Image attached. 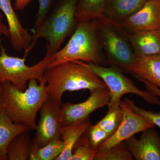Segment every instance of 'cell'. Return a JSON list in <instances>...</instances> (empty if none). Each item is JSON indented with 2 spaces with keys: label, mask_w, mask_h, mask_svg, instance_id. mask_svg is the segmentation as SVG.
I'll list each match as a JSON object with an SVG mask.
<instances>
[{
  "label": "cell",
  "mask_w": 160,
  "mask_h": 160,
  "mask_svg": "<svg viewBox=\"0 0 160 160\" xmlns=\"http://www.w3.org/2000/svg\"><path fill=\"white\" fill-rule=\"evenodd\" d=\"M2 85L3 110L13 122L25 125L29 130H35L38 112L49 98L44 78L40 83L35 79L29 80L24 91L7 81Z\"/></svg>",
  "instance_id": "obj_1"
},
{
  "label": "cell",
  "mask_w": 160,
  "mask_h": 160,
  "mask_svg": "<svg viewBox=\"0 0 160 160\" xmlns=\"http://www.w3.org/2000/svg\"><path fill=\"white\" fill-rule=\"evenodd\" d=\"M49 98L59 104L66 91L107 88L104 81L81 61H70L49 67L44 75Z\"/></svg>",
  "instance_id": "obj_2"
},
{
  "label": "cell",
  "mask_w": 160,
  "mask_h": 160,
  "mask_svg": "<svg viewBox=\"0 0 160 160\" xmlns=\"http://www.w3.org/2000/svg\"><path fill=\"white\" fill-rule=\"evenodd\" d=\"M96 27L95 20L78 23L68 42L52 55L48 67L74 61L100 65L106 63L105 52L98 40Z\"/></svg>",
  "instance_id": "obj_3"
},
{
  "label": "cell",
  "mask_w": 160,
  "mask_h": 160,
  "mask_svg": "<svg viewBox=\"0 0 160 160\" xmlns=\"http://www.w3.org/2000/svg\"><path fill=\"white\" fill-rule=\"evenodd\" d=\"M78 2V0H63L49 17L39 26L32 29L33 41L30 47L25 51L24 56H28L39 39L46 40V51L50 54L59 50L77 23L76 12Z\"/></svg>",
  "instance_id": "obj_4"
},
{
  "label": "cell",
  "mask_w": 160,
  "mask_h": 160,
  "mask_svg": "<svg viewBox=\"0 0 160 160\" xmlns=\"http://www.w3.org/2000/svg\"><path fill=\"white\" fill-rule=\"evenodd\" d=\"M95 20L98 40L106 54V63L129 72L136 57L126 33L118 26L104 18Z\"/></svg>",
  "instance_id": "obj_5"
},
{
  "label": "cell",
  "mask_w": 160,
  "mask_h": 160,
  "mask_svg": "<svg viewBox=\"0 0 160 160\" xmlns=\"http://www.w3.org/2000/svg\"><path fill=\"white\" fill-rule=\"evenodd\" d=\"M52 55L46 51L42 60L33 66L26 64V57H15L8 55L6 49L1 45L0 52V78L24 91L29 80L35 79L40 83L44 78V73L51 61Z\"/></svg>",
  "instance_id": "obj_6"
},
{
  "label": "cell",
  "mask_w": 160,
  "mask_h": 160,
  "mask_svg": "<svg viewBox=\"0 0 160 160\" xmlns=\"http://www.w3.org/2000/svg\"><path fill=\"white\" fill-rule=\"evenodd\" d=\"M82 62L99 77L109 89L110 92V101L108 106L119 104L123 96L127 93L137 95L150 105L160 106V99L158 97L151 92L144 91L138 88L117 66L106 67L92 63Z\"/></svg>",
  "instance_id": "obj_7"
},
{
  "label": "cell",
  "mask_w": 160,
  "mask_h": 160,
  "mask_svg": "<svg viewBox=\"0 0 160 160\" xmlns=\"http://www.w3.org/2000/svg\"><path fill=\"white\" fill-rule=\"evenodd\" d=\"M62 105L49 98L43 103L40 109V120L32 140L31 148H41L53 140L61 138Z\"/></svg>",
  "instance_id": "obj_8"
},
{
  "label": "cell",
  "mask_w": 160,
  "mask_h": 160,
  "mask_svg": "<svg viewBox=\"0 0 160 160\" xmlns=\"http://www.w3.org/2000/svg\"><path fill=\"white\" fill-rule=\"evenodd\" d=\"M110 92L108 88H99L91 92L86 101L78 104H62L61 110L62 127L77 122L89 119L92 113L97 109L109 105Z\"/></svg>",
  "instance_id": "obj_9"
},
{
  "label": "cell",
  "mask_w": 160,
  "mask_h": 160,
  "mask_svg": "<svg viewBox=\"0 0 160 160\" xmlns=\"http://www.w3.org/2000/svg\"><path fill=\"white\" fill-rule=\"evenodd\" d=\"M119 105L122 109V122L114 134L100 146L98 151L109 149L118 143L126 141L137 133L155 127V125L149 120L134 112L126 98L121 100Z\"/></svg>",
  "instance_id": "obj_10"
},
{
  "label": "cell",
  "mask_w": 160,
  "mask_h": 160,
  "mask_svg": "<svg viewBox=\"0 0 160 160\" xmlns=\"http://www.w3.org/2000/svg\"><path fill=\"white\" fill-rule=\"evenodd\" d=\"M111 22L126 33L160 30V0H148L141 9L130 16L119 22Z\"/></svg>",
  "instance_id": "obj_11"
},
{
  "label": "cell",
  "mask_w": 160,
  "mask_h": 160,
  "mask_svg": "<svg viewBox=\"0 0 160 160\" xmlns=\"http://www.w3.org/2000/svg\"><path fill=\"white\" fill-rule=\"evenodd\" d=\"M125 142L134 159L160 160V137L154 128L142 132L139 139L134 135Z\"/></svg>",
  "instance_id": "obj_12"
},
{
  "label": "cell",
  "mask_w": 160,
  "mask_h": 160,
  "mask_svg": "<svg viewBox=\"0 0 160 160\" xmlns=\"http://www.w3.org/2000/svg\"><path fill=\"white\" fill-rule=\"evenodd\" d=\"M0 10L7 19L9 37L12 48L17 51L27 50L33 41L32 35L21 24L11 0H0Z\"/></svg>",
  "instance_id": "obj_13"
},
{
  "label": "cell",
  "mask_w": 160,
  "mask_h": 160,
  "mask_svg": "<svg viewBox=\"0 0 160 160\" xmlns=\"http://www.w3.org/2000/svg\"><path fill=\"white\" fill-rule=\"evenodd\" d=\"M125 33L136 57L160 54V30Z\"/></svg>",
  "instance_id": "obj_14"
},
{
  "label": "cell",
  "mask_w": 160,
  "mask_h": 160,
  "mask_svg": "<svg viewBox=\"0 0 160 160\" xmlns=\"http://www.w3.org/2000/svg\"><path fill=\"white\" fill-rule=\"evenodd\" d=\"M129 73L160 88V54L137 57Z\"/></svg>",
  "instance_id": "obj_15"
},
{
  "label": "cell",
  "mask_w": 160,
  "mask_h": 160,
  "mask_svg": "<svg viewBox=\"0 0 160 160\" xmlns=\"http://www.w3.org/2000/svg\"><path fill=\"white\" fill-rule=\"evenodd\" d=\"M146 0H106L101 17L118 23L138 11Z\"/></svg>",
  "instance_id": "obj_16"
},
{
  "label": "cell",
  "mask_w": 160,
  "mask_h": 160,
  "mask_svg": "<svg viewBox=\"0 0 160 160\" xmlns=\"http://www.w3.org/2000/svg\"><path fill=\"white\" fill-rule=\"evenodd\" d=\"M91 125V122L88 119L62 127L61 139L64 147L62 153L56 160H70L76 143Z\"/></svg>",
  "instance_id": "obj_17"
},
{
  "label": "cell",
  "mask_w": 160,
  "mask_h": 160,
  "mask_svg": "<svg viewBox=\"0 0 160 160\" xmlns=\"http://www.w3.org/2000/svg\"><path fill=\"white\" fill-rule=\"evenodd\" d=\"M29 129L25 125L16 124L3 110L0 113V160H8L7 149L18 135Z\"/></svg>",
  "instance_id": "obj_18"
},
{
  "label": "cell",
  "mask_w": 160,
  "mask_h": 160,
  "mask_svg": "<svg viewBox=\"0 0 160 160\" xmlns=\"http://www.w3.org/2000/svg\"><path fill=\"white\" fill-rule=\"evenodd\" d=\"M106 0H78L76 20L77 22L92 21L102 15Z\"/></svg>",
  "instance_id": "obj_19"
},
{
  "label": "cell",
  "mask_w": 160,
  "mask_h": 160,
  "mask_svg": "<svg viewBox=\"0 0 160 160\" xmlns=\"http://www.w3.org/2000/svg\"><path fill=\"white\" fill-rule=\"evenodd\" d=\"M28 132L20 133L11 141L7 149L8 160H29L32 140Z\"/></svg>",
  "instance_id": "obj_20"
},
{
  "label": "cell",
  "mask_w": 160,
  "mask_h": 160,
  "mask_svg": "<svg viewBox=\"0 0 160 160\" xmlns=\"http://www.w3.org/2000/svg\"><path fill=\"white\" fill-rule=\"evenodd\" d=\"M64 143L61 138L52 141L41 148L30 147L29 160H56L63 151Z\"/></svg>",
  "instance_id": "obj_21"
},
{
  "label": "cell",
  "mask_w": 160,
  "mask_h": 160,
  "mask_svg": "<svg viewBox=\"0 0 160 160\" xmlns=\"http://www.w3.org/2000/svg\"><path fill=\"white\" fill-rule=\"evenodd\" d=\"M122 117V109L119 104H116L108 106L106 115L97 124L105 130L110 137L117 130Z\"/></svg>",
  "instance_id": "obj_22"
},
{
  "label": "cell",
  "mask_w": 160,
  "mask_h": 160,
  "mask_svg": "<svg viewBox=\"0 0 160 160\" xmlns=\"http://www.w3.org/2000/svg\"><path fill=\"white\" fill-rule=\"evenodd\" d=\"M134 158L125 141L118 143L109 149L98 150L94 160H133Z\"/></svg>",
  "instance_id": "obj_23"
},
{
  "label": "cell",
  "mask_w": 160,
  "mask_h": 160,
  "mask_svg": "<svg viewBox=\"0 0 160 160\" xmlns=\"http://www.w3.org/2000/svg\"><path fill=\"white\" fill-rule=\"evenodd\" d=\"M87 130L76 143L70 160H94L98 150L91 146Z\"/></svg>",
  "instance_id": "obj_24"
},
{
  "label": "cell",
  "mask_w": 160,
  "mask_h": 160,
  "mask_svg": "<svg viewBox=\"0 0 160 160\" xmlns=\"http://www.w3.org/2000/svg\"><path fill=\"white\" fill-rule=\"evenodd\" d=\"M87 131L91 146L97 150L100 146L109 138L108 133L97 124L91 125Z\"/></svg>",
  "instance_id": "obj_25"
},
{
  "label": "cell",
  "mask_w": 160,
  "mask_h": 160,
  "mask_svg": "<svg viewBox=\"0 0 160 160\" xmlns=\"http://www.w3.org/2000/svg\"><path fill=\"white\" fill-rule=\"evenodd\" d=\"M127 100L134 112L144 117L151 122L153 123L155 126L157 125L160 128V112H155L150 110H145L138 107L132 100L128 98H127Z\"/></svg>",
  "instance_id": "obj_26"
},
{
  "label": "cell",
  "mask_w": 160,
  "mask_h": 160,
  "mask_svg": "<svg viewBox=\"0 0 160 160\" xmlns=\"http://www.w3.org/2000/svg\"><path fill=\"white\" fill-rule=\"evenodd\" d=\"M38 2L39 4L38 12L33 28L39 26L46 18L52 0H38Z\"/></svg>",
  "instance_id": "obj_27"
},
{
  "label": "cell",
  "mask_w": 160,
  "mask_h": 160,
  "mask_svg": "<svg viewBox=\"0 0 160 160\" xmlns=\"http://www.w3.org/2000/svg\"><path fill=\"white\" fill-rule=\"evenodd\" d=\"M138 80L145 84L146 89L148 91L151 92L153 94L157 96L159 98H160V89L159 88L145 80L142 79H139Z\"/></svg>",
  "instance_id": "obj_28"
},
{
  "label": "cell",
  "mask_w": 160,
  "mask_h": 160,
  "mask_svg": "<svg viewBox=\"0 0 160 160\" xmlns=\"http://www.w3.org/2000/svg\"><path fill=\"white\" fill-rule=\"evenodd\" d=\"M32 1V0H15L14 9L16 10H23Z\"/></svg>",
  "instance_id": "obj_29"
},
{
  "label": "cell",
  "mask_w": 160,
  "mask_h": 160,
  "mask_svg": "<svg viewBox=\"0 0 160 160\" xmlns=\"http://www.w3.org/2000/svg\"><path fill=\"white\" fill-rule=\"evenodd\" d=\"M2 36L9 37V29L6 25L3 23L2 19L0 18V43L1 42V37Z\"/></svg>",
  "instance_id": "obj_30"
},
{
  "label": "cell",
  "mask_w": 160,
  "mask_h": 160,
  "mask_svg": "<svg viewBox=\"0 0 160 160\" xmlns=\"http://www.w3.org/2000/svg\"><path fill=\"white\" fill-rule=\"evenodd\" d=\"M2 91V84H0V113L3 109L2 103V98H1V93Z\"/></svg>",
  "instance_id": "obj_31"
},
{
  "label": "cell",
  "mask_w": 160,
  "mask_h": 160,
  "mask_svg": "<svg viewBox=\"0 0 160 160\" xmlns=\"http://www.w3.org/2000/svg\"><path fill=\"white\" fill-rule=\"evenodd\" d=\"M1 10H0V18H3V16L2 15V13H1Z\"/></svg>",
  "instance_id": "obj_32"
},
{
  "label": "cell",
  "mask_w": 160,
  "mask_h": 160,
  "mask_svg": "<svg viewBox=\"0 0 160 160\" xmlns=\"http://www.w3.org/2000/svg\"><path fill=\"white\" fill-rule=\"evenodd\" d=\"M3 82H4L3 80L1 78H0V84H2V83Z\"/></svg>",
  "instance_id": "obj_33"
},
{
  "label": "cell",
  "mask_w": 160,
  "mask_h": 160,
  "mask_svg": "<svg viewBox=\"0 0 160 160\" xmlns=\"http://www.w3.org/2000/svg\"><path fill=\"white\" fill-rule=\"evenodd\" d=\"M146 1H148V0H146Z\"/></svg>",
  "instance_id": "obj_34"
}]
</instances>
